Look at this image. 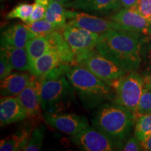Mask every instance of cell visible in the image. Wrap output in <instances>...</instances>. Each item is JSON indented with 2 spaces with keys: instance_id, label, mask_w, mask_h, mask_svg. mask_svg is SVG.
I'll list each match as a JSON object with an SVG mask.
<instances>
[{
  "instance_id": "2e32d148",
  "label": "cell",
  "mask_w": 151,
  "mask_h": 151,
  "mask_svg": "<svg viewBox=\"0 0 151 151\" xmlns=\"http://www.w3.org/2000/svg\"><path fill=\"white\" fill-rule=\"evenodd\" d=\"M61 65L62 63L59 53L52 48L38 58L30 66L29 73L35 78L41 79Z\"/></svg>"
},
{
  "instance_id": "603a6c76",
  "label": "cell",
  "mask_w": 151,
  "mask_h": 151,
  "mask_svg": "<svg viewBox=\"0 0 151 151\" xmlns=\"http://www.w3.org/2000/svg\"><path fill=\"white\" fill-rule=\"evenodd\" d=\"M134 136L141 142L151 136V113L141 115L136 118Z\"/></svg>"
},
{
  "instance_id": "30bf717a",
  "label": "cell",
  "mask_w": 151,
  "mask_h": 151,
  "mask_svg": "<svg viewBox=\"0 0 151 151\" xmlns=\"http://www.w3.org/2000/svg\"><path fill=\"white\" fill-rule=\"evenodd\" d=\"M43 119L52 127L70 136L76 134L89 127L86 117L73 113H43Z\"/></svg>"
},
{
  "instance_id": "8992f818",
  "label": "cell",
  "mask_w": 151,
  "mask_h": 151,
  "mask_svg": "<svg viewBox=\"0 0 151 151\" xmlns=\"http://www.w3.org/2000/svg\"><path fill=\"white\" fill-rule=\"evenodd\" d=\"M76 64L91 71L111 87L115 81L128 73L95 48L76 60Z\"/></svg>"
},
{
  "instance_id": "1f68e13d",
  "label": "cell",
  "mask_w": 151,
  "mask_h": 151,
  "mask_svg": "<svg viewBox=\"0 0 151 151\" xmlns=\"http://www.w3.org/2000/svg\"><path fill=\"white\" fill-rule=\"evenodd\" d=\"M146 71L148 74H151V43L149 44L146 52Z\"/></svg>"
},
{
  "instance_id": "e575fe53",
  "label": "cell",
  "mask_w": 151,
  "mask_h": 151,
  "mask_svg": "<svg viewBox=\"0 0 151 151\" xmlns=\"http://www.w3.org/2000/svg\"><path fill=\"white\" fill-rule=\"evenodd\" d=\"M144 88L151 90V74H148L143 77Z\"/></svg>"
},
{
  "instance_id": "4fadbf2b",
  "label": "cell",
  "mask_w": 151,
  "mask_h": 151,
  "mask_svg": "<svg viewBox=\"0 0 151 151\" xmlns=\"http://www.w3.org/2000/svg\"><path fill=\"white\" fill-rule=\"evenodd\" d=\"M16 97L27 113L29 120L34 122L39 120L43 118L41 113L42 109L35 76L27 86L18 96H16Z\"/></svg>"
},
{
  "instance_id": "4316f807",
  "label": "cell",
  "mask_w": 151,
  "mask_h": 151,
  "mask_svg": "<svg viewBox=\"0 0 151 151\" xmlns=\"http://www.w3.org/2000/svg\"><path fill=\"white\" fill-rule=\"evenodd\" d=\"M33 4V12L25 24H29L37 20L44 19L49 5V0H35V3Z\"/></svg>"
},
{
  "instance_id": "52a82bcc",
  "label": "cell",
  "mask_w": 151,
  "mask_h": 151,
  "mask_svg": "<svg viewBox=\"0 0 151 151\" xmlns=\"http://www.w3.org/2000/svg\"><path fill=\"white\" fill-rule=\"evenodd\" d=\"M61 32L72 49L76 60L95 48L99 34L73 26L65 25Z\"/></svg>"
},
{
  "instance_id": "836d02e7",
  "label": "cell",
  "mask_w": 151,
  "mask_h": 151,
  "mask_svg": "<svg viewBox=\"0 0 151 151\" xmlns=\"http://www.w3.org/2000/svg\"><path fill=\"white\" fill-rule=\"evenodd\" d=\"M141 143L143 150L151 151V136Z\"/></svg>"
},
{
  "instance_id": "ac0fdd59",
  "label": "cell",
  "mask_w": 151,
  "mask_h": 151,
  "mask_svg": "<svg viewBox=\"0 0 151 151\" xmlns=\"http://www.w3.org/2000/svg\"><path fill=\"white\" fill-rule=\"evenodd\" d=\"M33 122L27 124L16 133L3 139L0 143L1 151L23 150L27 144L32 132L33 131Z\"/></svg>"
},
{
  "instance_id": "d4e9b609",
  "label": "cell",
  "mask_w": 151,
  "mask_h": 151,
  "mask_svg": "<svg viewBox=\"0 0 151 151\" xmlns=\"http://www.w3.org/2000/svg\"><path fill=\"white\" fill-rule=\"evenodd\" d=\"M34 10V4L27 3H20L15 6L12 10L6 15L8 20L18 18L26 22L31 16Z\"/></svg>"
},
{
  "instance_id": "7a4b0ae2",
  "label": "cell",
  "mask_w": 151,
  "mask_h": 151,
  "mask_svg": "<svg viewBox=\"0 0 151 151\" xmlns=\"http://www.w3.org/2000/svg\"><path fill=\"white\" fill-rule=\"evenodd\" d=\"M35 78L43 113H61L70 107L76 91L66 75V65L54 69L44 78Z\"/></svg>"
},
{
  "instance_id": "5bb4252c",
  "label": "cell",
  "mask_w": 151,
  "mask_h": 151,
  "mask_svg": "<svg viewBox=\"0 0 151 151\" xmlns=\"http://www.w3.org/2000/svg\"><path fill=\"white\" fill-rule=\"evenodd\" d=\"M27 119L18 98L13 96H1L0 101V122L1 126L21 122Z\"/></svg>"
},
{
  "instance_id": "3957f363",
  "label": "cell",
  "mask_w": 151,
  "mask_h": 151,
  "mask_svg": "<svg viewBox=\"0 0 151 151\" xmlns=\"http://www.w3.org/2000/svg\"><path fill=\"white\" fill-rule=\"evenodd\" d=\"M66 75L86 109H94L106 101H114L116 92L91 71L77 64L66 65Z\"/></svg>"
},
{
  "instance_id": "5b68a950",
  "label": "cell",
  "mask_w": 151,
  "mask_h": 151,
  "mask_svg": "<svg viewBox=\"0 0 151 151\" xmlns=\"http://www.w3.org/2000/svg\"><path fill=\"white\" fill-rule=\"evenodd\" d=\"M112 87L116 92L114 103L128 109L136 117L144 89L143 77L135 71H131L115 81Z\"/></svg>"
},
{
  "instance_id": "ba28073f",
  "label": "cell",
  "mask_w": 151,
  "mask_h": 151,
  "mask_svg": "<svg viewBox=\"0 0 151 151\" xmlns=\"http://www.w3.org/2000/svg\"><path fill=\"white\" fill-rule=\"evenodd\" d=\"M67 18L69 20L66 25L83 28L99 35L111 29H124L120 24L112 20H106L83 11L67 10Z\"/></svg>"
},
{
  "instance_id": "4dcf8cb0",
  "label": "cell",
  "mask_w": 151,
  "mask_h": 151,
  "mask_svg": "<svg viewBox=\"0 0 151 151\" xmlns=\"http://www.w3.org/2000/svg\"><path fill=\"white\" fill-rule=\"evenodd\" d=\"M122 150L126 151H139L142 150L143 148L141 141L134 136L130 138L127 141Z\"/></svg>"
},
{
  "instance_id": "f546056e",
  "label": "cell",
  "mask_w": 151,
  "mask_h": 151,
  "mask_svg": "<svg viewBox=\"0 0 151 151\" xmlns=\"http://www.w3.org/2000/svg\"><path fill=\"white\" fill-rule=\"evenodd\" d=\"M13 67L2 52L0 54V79L2 80L12 73Z\"/></svg>"
},
{
  "instance_id": "8fae6325",
  "label": "cell",
  "mask_w": 151,
  "mask_h": 151,
  "mask_svg": "<svg viewBox=\"0 0 151 151\" xmlns=\"http://www.w3.org/2000/svg\"><path fill=\"white\" fill-rule=\"evenodd\" d=\"M111 20L118 22L125 30L151 35L150 22L132 8L120 9L111 17Z\"/></svg>"
},
{
  "instance_id": "d590c367",
  "label": "cell",
  "mask_w": 151,
  "mask_h": 151,
  "mask_svg": "<svg viewBox=\"0 0 151 151\" xmlns=\"http://www.w3.org/2000/svg\"><path fill=\"white\" fill-rule=\"evenodd\" d=\"M55 1H58V2L63 4H65L69 2V1H72V0H55Z\"/></svg>"
},
{
  "instance_id": "9a60e30c",
  "label": "cell",
  "mask_w": 151,
  "mask_h": 151,
  "mask_svg": "<svg viewBox=\"0 0 151 151\" xmlns=\"http://www.w3.org/2000/svg\"><path fill=\"white\" fill-rule=\"evenodd\" d=\"M34 76L25 72H14L1 80V96L16 97L32 80Z\"/></svg>"
},
{
  "instance_id": "7c38bea8",
  "label": "cell",
  "mask_w": 151,
  "mask_h": 151,
  "mask_svg": "<svg viewBox=\"0 0 151 151\" xmlns=\"http://www.w3.org/2000/svg\"><path fill=\"white\" fill-rule=\"evenodd\" d=\"M65 6L67 9L90 13L99 16H107L120 10V0H72Z\"/></svg>"
},
{
  "instance_id": "6da1fadb",
  "label": "cell",
  "mask_w": 151,
  "mask_h": 151,
  "mask_svg": "<svg viewBox=\"0 0 151 151\" xmlns=\"http://www.w3.org/2000/svg\"><path fill=\"white\" fill-rule=\"evenodd\" d=\"M141 34L125 29H111L100 34L95 49L129 73L136 71L141 62Z\"/></svg>"
},
{
  "instance_id": "9c48e42d",
  "label": "cell",
  "mask_w": 151,
  "mask_h": 151,
  "mask_svg": "<svg viewBox=\"0 0 151 151\" xmlns=\"http://www.w3.org/2000/svg\"><path fill=\"white\" fill-rule=\"evenodd\" d=\"M71 140L81 150L86 151H111L118 146L102 132L90 127L71 136Z\"/></svg>"
},
{
  "instance_id": "44dd1931",
  "label": "cell",
  "mask_w": 151,
  "mask_h": 151,
  "mask_svg": "<svg viewBox=\"0 0 151 151\" xmlns=\"http://www.w3.org/2000/svg\"><path fill=\"white\" fill-rule=\"evenodd\" d=\"M51 48H52L51 41L47 35H37L30 39L26 46L30 66Z\"/></svg>"
},
{
  "instance_id": "ffe728a7",
  "label": "cell",
  "mask_w": 151,
  "mask_h": 151,
  "mask_svg": "<svg viewBox=\"0 0 151 151\" xmlns=\"http://www.w3.org/2000/svg\"><path fill=\"white\" fill-rule=\"evenodd\" d=\"M47 35L51 41L52 48L59 53L62 63L65 65L76 64L75 55L69 43L65 40L61 30H55Z\"/></svg>"
},
{
  "instance_id": "f1b7e54d",
  "label": "cell",
  "mask_w": 151,
  "mask_h": 151,
  "mask_svg": "<svg viewBox=\"0 0 151 151\" xmlns=\"http://www.w3.org/2000/svg\"><path fill=\"white\" fill-rule=\"evenodd\" d=\"M132 9L138 11L151 24V0H139Z\"/></svg>"
},
{
  "instance_id": "d6a6232c",
  "label": "cell",
  "mask_w": 151,
  "mask_h": 151,
  "mask_svg": "<svg viewBox=\"0 0 151 151\" xmlns=\"http://www.w3.org/2000/svg\"><path fill=\"white\" fill-rule=\"evenodd\" d=\"M138 1L139 0H120V4L124 8H133Z\"/></svg>"
},
{
  "instance_id": "484cf974",
  "label": "cell",
  "mask_w": 151,
  "mask_h": 151,
  "mask_svg": "<svg viewBox=\"0 0 151 151\" xmlns=\"http://www.w3.org/2000/svg\"><path fill=\"white\" fill-rule=\"evenodd\" d=\"M25 26L30 32L37 35H46L55 30H61L58 26L47 21L45 19L37 20L29 24H25Z\"/></svg>"
},
{
  "instance_id": "e0dca14e",
  "label": "cell",
  "mask_w": 151,
  "mask_h": 151,
  "mask_svg": "<svg viewBox=\"0 0 151 151\" xmlns=\"http://www.w3.org/2000/svg\"><path fill=\"white\" fill-rule=\"evenodd\" d=\"M37 35L30 32L25 24H14L3 32L1 42L17 48H26L27 41Z\"/></svg>"
},
{
  "instance_id": "83f0119b",
  "label": "cell",
  "mask_w": 151,
  "mask_h": 151,
  "mask_svg": "<svg viewBox=\"0 0 151 151\" xmlns=\"http://www.w3.org/2000/svg\"><path fill=\"white\" fill-rule=\"evenodd\" d=\"M149 113H151V90L144 88L138 107L136 118L141 115Z\"/></svg>"
},
{
  "instance_id": "d6986e66",
  "label": "cell",
  "mask_w": 151,
  "mask_h": 151,
  "mask_svg": "<svg viewBox=\"0 0 151 151\" xmlns=\"http://www.w3.org/2000/svg\"><path fill=\"white\" fill-rule=\"evenodd\" d=\"M1 52L6 56L15 70L29 71L30 64L26 48H17L1 42Z\"/></svg>"
},
{
  "instance_id": "7402d4cb",
  "label": "cell",
  "mask_w": 151,
  "mask_h": 151,
  "mask_svg": "<svg viewBox=\"0 0 151 151\" xmlns=\"http://www.w3.org/2000/svg\"><path fill=\"white\" fill-rule=\"evenodd\" d=\"M67 11L65 4L55 0H49V5L44 19L62 29L67 22Z\"/></svg>"
},
{
  "instance_id": "cb8c5ba5",
  "label": "cell",
  "mask_w": 151,
  "mask_h": 151,
  "mask_svg": "<svg viewBox=\"0 0 151 151\" xmlns=\"http://www.w3.org/2000/svg\"><path fill=\"white\" fill-rule=\"evenodd\" d=\"M46 126L41 124L34 128L32 132L27 144L24 147V151H39L42 148L43 140H44L45 133H46Z\"/></svg>"
},
{
  "instance_id": "277c9868",
  "label": "cell",
  "mask_w": 151,
  "mask_h": 151,
  "mask_svg": "<svg viewBox=\"0 0 151 151\" xmlns=\"http://www.w3.org/2000/svg\"><path fill=\"white\" fill-rule=\"evenodd\" d=\"M136 117L116 103L101 105L92 119L94 127L111 139L117 146L129 136Z\"/></svg>"
}]
</instances>
